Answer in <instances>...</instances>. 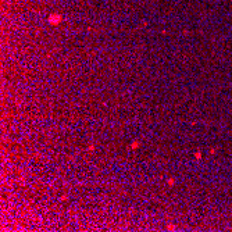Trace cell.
Masks as SVG:
<instances>
[{
  "mask_svg": "<svg viewBox=\"0 0 232 232\" xmlns=\"http://www.w3.org/2000/svg\"><path fill=\"white\" fill-rule=\"evenodd\" d=\"M49 21L56 25V24H58V22L61 21V17H60V15H50V20H49Z\"/></svg>",
  "mask_w": 232,
  "mask_h": 232,
  "instance_id": "cell-1",
  "label": "cell"
},
{
  "mask_svg": "<svg viewBox=\"0 0 232 232\" xmlns=\"http://www.w3.org/2000/svg\"><path fill=\"white\" fill-rule=\"evenodd\" d=\"M139 145H141V142H138V141L132 142V143H131V150H136V149L139 147Z\"/></svg>",
  "mask_w": 232,
  "mask_h": 232,
  "instance_id": "cell-2",
  "label": "cell"
},
{
  "mask_svg": "<svg viewBox=\"0 0 232 232\" xmlns=\"http://www.w3.org/2000/svg\"><path fill=\"white\" fill-rule=\"evenodd\" d=\"M165 228H167L168 231H174V229H175V225H174V224H168Z\"/></svg>",
  "mask_w": 232,
  "mask_h": 232,
  "instance_id": "cell-3",
  "label": "cell"
},
{
  "mask_svg": "<svg viewBox=\"0 0 232 232\" xmlns=\"http://www.w3.org/2000/svg\"><path fill=\"white\" fill-rule=\"evenodd\" d=\"M167 184H168V185H170V186H172V185H174V184H175V179H174V178H170V179H168V181H167Z\"/></svg>",
  "mask_w": 232,
  "mask_h": 232,
  "instance_id": "cell-4",
  "label": "cell"
},
{
  "mask_svg": "<svg viewBox=\"0 0 232 232\" xmlns=\"http://www.w3.org/2000/svg\"><path fill=\"white\" fill-rule=\"evenodd\" d=\"M195 157H196V159H202V153H200V152H196V153H195Z\"/></svg>",
  "mask_w": 232,
  "mask_h": 232,
  "instance_id": "cell-5",
  "label": "cell"
}]
</instances>
